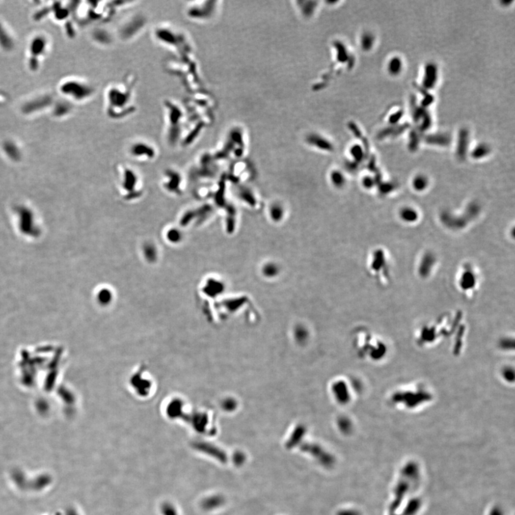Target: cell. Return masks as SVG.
Wrapping results in <instances>:
<instances>
[{
    "label": "cell",
    "instance_id": "cell-8",
    "mask_svg": "<svg viewBox=\"0 0 515 515\" xmlns=\"http://www.w3.org/2000/svg\"><path fill=\"white\" fill-rule=\"evenodd\" d=\"M129 152L135 158L153 159L156 156V150L151 144L143 140H137L130 146Z\"/></svg>",
    "mask_w": 515,
    "mask_h": 515
},
{
    "label": "cell",
    "instance_id": "cell-9",
    "mask_svg": "<svg viewBox=\"0 0 515 515\" xmlns=\"http://www.w3.org/2000/svg\"><path fill=\"white\" fill-rule=\"evenodd\" d=\"M411 115L414 123L419 127L420 132H424L431 128L432 118L426 108L419 107L413 103L411 104Z\"/></svg>",
    "mask_w": 515,
    "mask_h": 515
},
{
    "label": "cell",
    "instance_id": "cell-16",
    "mask_svg": "<svg viewBox=\"0 0 515 515\" xmlns=\"http://www.w3.org/2000/svg\"><path fill=\"white\" fill-rule=\"evenodd\" d=\"M407 128V125H390L388 128H384L379 133V137L385 138L388 136H396L403 133Z\"/></svg>",
    "mask_w": 515,
    "mask_h": 515
},
{
    "label": "cell",
    "instance_id": "cell-6",
    "mask_svg": "<svg viewBox=\"0 0 515 515\" xmlns=\"http://www.w3.org/2000/svg\"><path fill=\"white\" fill-rule=\"evenodd\" d=\"M216 1H192L188 2L185 8V15L190 21L205 23L211 20L217 10Z\"/></svg>",
    "mask_w": 515,
    "mask_h": 515
},
{
    "label": "cell",
    "instance_id": "cell-21",
    "mask_svg": "<svg viewBox=\"0 0 515 515\" xmlns=\"http://www.w3.org/2000/svg\"><path fill=\"white\" fill-rule=\"evenodd\" d=\"M136 181H137V179H136V176L134 173L130 170H125L124 181L125 190L126 189L128 190H133V188L136 186Z\"/></svg>",
    "mask_w": 515,
    "mask_h": 515
},
{
    "label": "cell",
    "instance_id": "cell-14",
    "mask_svg": "<svg viewBox=\"0 0 515 515\" xmlns=\"http://www.w3.org/2000/svg\"><path fill=\"white\" fill-rule=\"evenodd\" d=\"M269 216L273 222H279L284 217L285 211L282 205L279 203H273L269 208Z\"/></svg>",
    "mask_w": 515,
    "mask_h": 515
},
{
    "label": "cell",
    "instance_id": "cell-11",
    "mask_svg": "<svg viewBox=\"0 0 515 515\" xmlns=\"http://www.w3.org/2000/svg\"><path fill=\"white\" fill-rule=\"evenodd\" d=\"M469 141V133L466 128H461L459 132L457 139V154L459 157L464 158L467 152Z\"/></svg>",
    "mask_w": 515,
    "mask_h": 515
},
{
    "label": "cell",
    "instance_id": "cell-10",
    "mask_svg": "<svg viewBox=\"0 0 515 515\" xmlns=\"http://www.w3.org/2000/svg\"><path fill=\"white\" fill-rule=\"evenodd\" d=\"M437 81V66L434 62H429L424 67L422 87L424 90H431L435 87Z\"/></svg>",
    "mask_w": 515,
    "mask_h": 515
},
{
    "label": "cell",
    "instance_id": "cell-3",
    "mask_svg": "<svg viewBox=\"0 0 515 515\" xmlns=\"http://www.w3.org/2000/svg\"><path fill=\"white\" fill-rule=\"evenodd\" d=\"M153 37L160 45L171 50L175 55L193 53V48L189 36L173 25H158L153 30Z\"/></svg>",
    "mask_w": 515,
    "mask_h": 515
},
{
    "label": "cell",
    "instance_id": "cell-7",
    "mask_svg": "<svg viewBox=\"0 0 515 515\" xmlns=\"http://www.w3.org/2000/svg\"><path fill=\"white\" fill-rule=\"evenodd\" d=\"M147 20L141 14H134L125 19L118 28V36L121 40L128 41L137 37L145 28Z\"/></svg>",
    "mask_w": 515,
    "mask_h": 515
},
{
    "label": "cell",
    "instance_id": "cell-26",
    "mask_svg": "<svg viewBox=\"0 0 515 515\" xmlns=\"http://www.w3.org/2000/svg\"><path fill=\"white\" fill-rule=\"evenodd\" d=\"M414 183V188L415 190H423V189H425L426 186H427V180L425 177L422 176V175H418L415 177V179L413 181Z\"/></svg>",
    "mask_w": 515,
    "mask_h": 515
},
{
    "label": "cell",
    "instance_id": "cell-23",
    "mask_svg": "<svg viewBox=\"0 0 515 515\" xmlns=\"http://www.w3.org/2000/svg\"><path fill=\"white\" fill-rule=\"evenodd\" d=\"M375 42V37L371 32H365L361 37V47L364 50L372 49Z\"/></svg>",
    "mask_w": 515,
    "mask_h": 515
},
{
    "label": "cell",
    "instance_id": "cell-19",
    "mask_svg": "<svg viewBox=\"0 0 515 515\" xmlns=\"http://www.w3.org/2000/svg\"><path fill=\"white\" fill-rule=\"evenodd\" d=\"M280 271V267L274 262L266 263L262 267L263 274L269 278H272L278 275Z\"/></svg>",
    "mask_w": 515,
    "mask_h": 515
},
{
    "label": "cell",
    "instance_id": "cell-20",
    "mask_svg": "<svg viewBox=\"0 0 515 515\" xmlns=\"http://www.w3.org/2000/svg\"><path fill=\"white\" fill-rule=\"evenodd\" d=\"M167 175L170 177V181L167 183L166 187L168 190H171V191H177L178 190V187H179L180 181H181V177H180L178 173H175V171H168Z\"/></svg>",
    "mask_w": 515,
    "mask_h": 515
},
{
    "label": "cell",
    "instance_id": "cell-24",
    "mask_svg": "<svg viewBox=\"0 0 515 515\" xmlns=\"http://www.w3.org/2000/svg\"><path fill=\"white\" fill-rule=\"evenodd\" d=\"M145 256L148 261L153 262L157 258V250L153 244H148L144 247Z\"/></svg>",
    "mask_w": 515,
    "mask_h": 515
},
{
    "label": "cell",
    "instance_id": "cell-30",
    "mask_svg": "<svg viewBox=\"0 0 515 515\" xmlns=\"http://www.w3.org/2000/svg\"><path fill=\"white\" fill-rule=\"evenodd\" d=\"M100 297H101L100 298H101L102 301L104 302V303H108V302L109 303L110 300H112V293L109 290L108 291L105 289V290L101 291Z\"/></svg>",
    "mask_w": 515,
    "mask_h": 515
},
{
    "label": "cell",
    "instance_id": "cell-29",
    "mask_svg": "<svg viewBox=\"0 0 515 515\" xmlns=\"http://www.w3.org/2000/svg\"><path fill=\"white\" fill-rule=\"evenodd\" d=\"M419 139H420V137H419V132L413 131L412 133H411V134H410L409 144L411 148H414V147L419 144Z\"/></svg>",
    "mask_w": 515,
    "mask_h": 515
},
{
    "label": "cell",
    "instance_id": "cell-25",
    "mask_svg": "<svg viewBox=\"0 0 515 515\" xmlns=\"http://www.w3.org/2000/svg\"><path fill=\"white\" fill-rule=\"evenodd\" d=\"M222 289V284L218 281H216L215 280H210L209 282L208 283L207 286L206 287V293H211V294H215L216 291H220Z\"/></svg>",
    "mask_w": 515,
    "mask_h": 515
},
{
    "label": "cell",
    "instance_id": "cell-4",
    "mask_svg": "<svg viewBox=\"0 0 515 515\" xmlns=\"http://www.w3.org/2000/svg\"><path fill=\"white\" fill-rule=\"evenodd\" d=\"M165 115V132L167 141L174 146L181 141L186 122L184 108L174 100L165 99L163 102Z\"/></svg>",
    "mask_w": 515,
    "mask_h": 515
},
{
    "label": "cell",
    "instance_id": "cell-15",
    "mask_svg": "<svg viewBox=\"0 0 515 515\" xmlns=\"http://www.w3.org/2000/svg\"><path fill=\"white\" fill-rule=\"evenodd\" d=\"M403 69V62L399 57H393L389 59L387 64V71L389 75L397 76L402 73Z\"/></svg>",
    "mask_w": 515,
    "mask_h": 515
},
{
    "label": "cell",
    "instance_id": "cell-12",
    "mask_svg": "<svg viewBox=\"0 0 515 515\" xmlns=\"http://www.w3.org/2000/svg\"><path fill=\"white\" fill-rule=\"evenodd\" d=\"M476 284H477L476 277L474 276L473 273L471 272L463 273L460 283V287L461 291L468 293L469 291L474 290V288L476 287Z\"/></svg>",
    "mask_w": 515,
    "mask_h": 515
},
{
    "label": "cell",
    "instance_id": "cell-2",
    "mask_svg": "<svg viewBox=\"0 0 515 515\" xmlns=\"http://www.w3.org/2000/svg\"><path fill=\"white\" fill-rule=\"evenodd\" d=\"M167 73L179 78L190 94L204 91L198 65L193 53L175 55L165 64Z\"/></svg>",
    "mask_w": 515,
    "mask_h": 515
},
{
    "label": "cell",
    "instance_id": "cell-13",
    "mask_svg": "<svg viewBox=\"0 0 515 515\" xmlns=\"http://www.w3.org/2000/svg\"><path fill=\"white\" fill-rule=\"evenodd\" d=\"M426 142L432 145L447 146L450 142V137L446 133L429 135L425 137Z\"/></svg>",
    "mask_w": 515,
    "mask_h": 515
},
{
    "label": "cell",
    "instance_id": "cell-1",
    "mask_svg": "<svg viewBox=\"0 0 515 515\" xmlns=\"http://www.w3.org/2000/svg\"><path fill=\"white\" fill-rule=\"evenodd\" d=\"M136 77L127 75L123 81L109 84L106 91V112L111 120L128 118L137 111L135 104Z\"/></svg>",
    "mask_w": 515,
    "mask_h": 515
},
{
    "label": "cell",
    "instance_id": "cell-18",
    "mask_svg": "<svg viewBox=\"0 0 515 515\" xmlns=\"http://www.w3.org/2000/svg\"><path fill=\"white\" fill-rule=\"evenodd\" d=\"M331 184L336 189H341L346 184V178L344 174L339 170H333L329 176Z\"/></svg>",
    "mask_w": 515,
    "mask_h": 515
},
{
    "label": "cell",
    "instance_id": "cell-5",
    "mask_svg": "<svg viewBox=\"0 0 515 515\" xmlns=\"http://www.w3.org/2000/svg\"><path fill=\"white\" fill-rule=\"evenodd\" d=\"M433 399L430 389L422 384L404 386L391 394L390 402L396 407L416 408L429 403Z\"/></svg>",
    "mask_w": 515,
    "mask_h": 515
},
{
    "label": "cell",
    "instance_id": "cell-27",
    "mask_svg": "<svg viewBox=\"0 0 515 515\" xmlns=\"http://www.w3.org/2000/svg\"><path fill=\"white\" fill-rule=\"evenodd\" d=\"M404 115V112L402 109H399V110L396 111V112H393L390 116L388 118V121H389L390 125H396L399 123V120L402 118Z\"/></svg>",
    "mask_w": 515,
    "mask_h": 515
},
{
    "label": "cell",
    "instance_id": "cell-28",
    "mask_svg": "<svg viewBox=\"0 0 515 515\" xmlns=\"http://www.w3.org/2000/svg\"><path fill=\"white\" fill-rule=\"evenodd\" d=\"M167 239L172 243H178L181 240V233L178 230L173 229L168 231L167 235Z\"/></svg>",
    "mask_w": 515,
    "mask_h": 515
},
{
    "label": "cell",
    "instance_id": "cell-17",
    "mask_svg": "<svg viewBox=\"0 0 515 515\" xmlns=\"http://www.w3.org/2000/svg\"><path fill=\"white\" fill-rule=\"evenodd\" d=\"M490 147L486 143H480L474 148L472 156L474 159H482L488 156L490 153Z\"/></svg>",
    "mask_w": 515,
    "mask_h": 515
},
{
    "label": "cell",
    "instance_id": "cell-22",
    "mask_svg": "<svg viewBox=\"0 0 515 515\" xmlns=\"http://www.w3.org/2000/svg\"><path fill=\"white\" fill-rule=\"evenodd\" d=\"M400 217L405 222H414L417 219V214L411 208H405L400 211Z\"/></svg>",
    "mask_w": 515,
    "mask_h": 515
}]
</instances>
